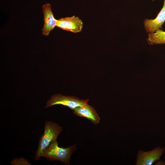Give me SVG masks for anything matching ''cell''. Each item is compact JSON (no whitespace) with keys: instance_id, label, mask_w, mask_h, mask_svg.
I'll return each mask as SVG.
<instances>
[{"instance_id":"5","label":"cell","mask_w":165,"mask_h":165,"mask_svg":"<svg viewBox=\"0 0 165 165\" xmlns=\"http://www.w3.org/2000/svg\"><path fill=\"white\" fill-rule=\"evenodd\" d=\"M83 25L81 19L73 16L57 20L56 27L63 30L76 33L82 31Z\"/></svg>"},{"instance_id":"9","label":"cell","mask_w":165,"mask_h":165,"mask_svg":"<svg viewBox=\"0 0 165 165\" xmlns=\"http://www.w3.org/2000/svg\"><path fill=\"white\" fill-rule=\"evenodd\" d=\"M147 42L149 45L165 44V31L159 29L154 32L148 33Z\"/></svg>"},{"instance_id":"2","label":"cell","mask_w":165,"mask_h":165,"mask_svg":"<svg viewBox=\"0 0 165 165\" xmlns=\"http://www.w3.org/2000/svg\"><path fill=\"white\" fill-rule=\"evenodd\" d=\"M56 140L52 143L43 152L42 157L50 160L59 161L65 165H69L70 157L76 149L75 145L63 148L58 146Z\"/></svg>"},{"instance_id":"7","label":"cell","mask_w":165,"mask_h":165,"mask_svg":"<svg viewBox=\"0 0 165 165\" xmlns=\"http://www.w3.org/2000/svg\"><path fill=\"white\" fill-rule=\"evenodd\" d=\"M44 25L42 29V34L48 36L50 32L56 27L57 20L54 17L50 3L44 4L42 6Z\"/></svg>"},{"instance_id":"8","label":"cell","mask_w":165,"mask_h":165,"mask_svg":"<svg viewBox=\"0 0 165 165\" xmlns=\"http://www.w3.org/2000/svg\"><path fill=\"white\" fill-rule=\"evenodd\" d=\"M165 22V0H163V6L156 17L154 19L146 18L144 20V28L146 32L148 33L154 32L162 28V26Z\"/></svg>"},{"instance_id":"3","label":"cell","mask_w":165,"mask_h":165,"mask_svg":"<svg viewBox=\"0 0 165 165\" xmlns=\"http://www.w3.org/2000/svg\"><path fill=\"white\" fill-rule=\"evenodd\" d=\"M89 99H81L75 96H65L60 94H54L47 101L46 108L60 105L74 110L79 106L88 103Z\"/></svg>"},{"instance_id":"1","label":"cell","mask_w":165,"mask_h":165,"mask_svg":"<svg viewBox=\"0 0 165 165\" xmlns=\"http://www.w3.org/2000/svg\"><path fill=\"white\" fill-rule=\"evenodd\" d=\"M63 128L58 124L51 121H46L43 133L40 138L34 159L37 160L42 157L43 151L53 142L57 140Z\"/></svg>"},{"instance_id":"10","label":"cell","mask_w":165,"mask_h":165,"mask_svg":"<svg viewBox=\"0 0 165 165\" xmlns=\"http://www.w3.org/2000/svg\"></svg>"},{"instance_id":"4","label":"cell","mask_w":165,"mask_h":165,"mask_svg":"<svg viewBox=\"0 0 165 165\" xmlns=\"http://www.w3.org/2000/svg\"><path fill=\"white\" fill-rule=\"evenodd\" d=\"M165 148L158 146L150 151L140 150L137 155L136 165H152L159 160L164 152Z\"/></svg>"},{"instance_id":"6","label":"cell","mask_w":165,"mask_h":165,"mask_svg":"<svg viewBox=\"0 0 165 165\" xmlns=\"http://www.w3.org/2000/svg\"><path fill=\"white\" fill-rule=\"evenodd\" d=\"M78 116L86 118L95 125L99 123L100 118L94 108L88 103L79 106L73 112Z\"/></svg>"}]
</instances>
